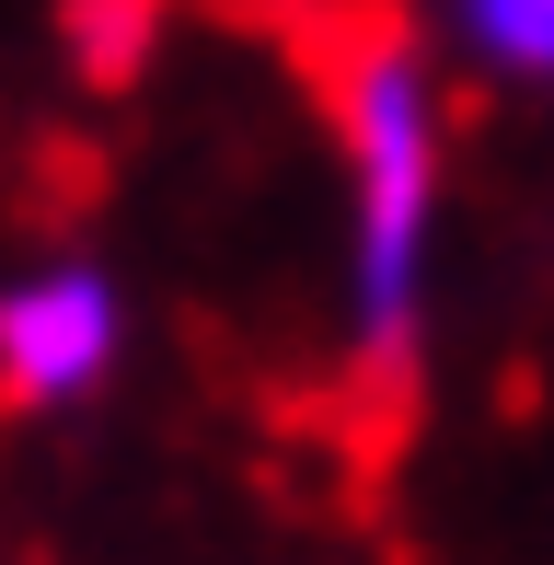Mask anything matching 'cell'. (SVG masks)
<instances>
[{
	"label": "cell",
	"instance_id": "cell-1",
	"mask_svg": "<svg viewBox=\"0 0 554 565\" xmlns=\"http://www.w3.org/2000/svg\"><path fill=\"white\" fill-rule=\"evenodd\" d=\"M323 127H335V185H347V358L393 381L427 335V277H439V196H450V105L416 35L359 23L323 58Z\"/></svg>",
	"mask_w": 554,
	"mask_h": 565
},
{
	"label": "cell",
	"instance_id": "cell-3",
	"mask_svg": "<svg viewBox=\"0 0 554 565\" xmlns=\"http://www.w3.org/2000/svg\"><path fill=\"white\" fill-rule=\"evenodd\" d=\"M439 23L497 82H554V0H439Z\"/></svg>",
	"mask_w": 554,
	"mask_h": 565
},
{
	"label": "cell",
	"instance_id": "cell-2",
	"mask_svg": "<svg viewBox=\"0 0 554 565\" xmlns=\"http://www.w3.org/2000/svg\"><path fill=\"white\" fill-rule=\"evenodd\" d=\"M128 358V289L82 254H46V266L0 277V404L23 416H70L93 404Z\"/></svg>",
	"mask_w": 554,
	"mask_h": 565
}]
</instances>
